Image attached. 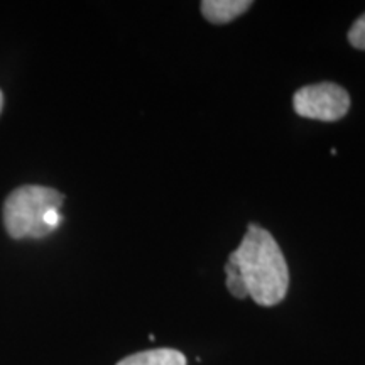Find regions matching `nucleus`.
I'll return each instance as SVG.
<instances>
[{
	"label": "nucleus",
	"instance_id": "1",
	"mask_svg": "<svg viewBox=\"0 0 365 365\" xmlns=\"http://www.w3.org/2000/svg\"><path fill=\"white\" fill-rule=\"evenodd\" d=\"M232 257L240 269L247 294L255 303L261 307H274L286 298L289 269L279 244L267 230L249 225Z\"/></svg>",
	"mask_w": 365,
	"mask_h": 365
},
{
	"label": "nucleus",
	"instance_id": "2",
	"mask_svg": "<svg viewBox=\"0 0 365 365\" xmlns=\"http://www.w3.org/2000/svg\"><path fill=\"white\" fill-rule=\"evenodd\" d=\"M65 196L48 186L27 185L14 190L4 203V223L12 239H43L51 234L44 223L49 210H59Z\"/></svg>",
	"mask_w": 365,
	"mask_h": 365
},
{
	"label": "nucleus",
	"instance_id": "3",
	"mask_svg": "<svg viewBox=\"0 0 365 365\" xmlns=\"http://www.w3.org/2000/svg\"><path fill=\"white\" fill-rule=\"evenodd\" d=\"M293 107L294 112L304 118L335 122L346 115L350 108V97L340 85L327 81L299 88L293 97Z\"/></svg>",
	"mask_w": 365,
	"mask_h": 365
},
{
	"label": "nucleus",
	"instance_id": "4",
	"mask_svg": "<svg viewBox=\"0 0 365 365\" xmlns=\"http://www.w3.org/2000/svg\"><path fill=\"white\" fill-rule=\"evenodd\" d=\"M250 6V0H205L202 2V12L207 21L213 24H227L247 12Z\"/></svg>",
	"mask_w": 365,
	"mask_h": 365
},
{
	"label": "nucleus",
	"instance_id": "5",
	"mask_svg": "<svg viewBox=\"0 0 365 365\" xmlns=\"http://www.w3.org/2000/svg\"><path fill=\"white\" fill-rule=\"evenodd\" d=\"M117 365H186V357L175 349H156L129 355Z\"/></svg>",
	"mask_w": 365,
	"mask_h": 365
},
{
	"label": "nucleus",
	"instance_id": "6",
	"mask_svg": "<svg viewBox=\"0 0 365 365\" xmlns=\"http://www.w3.org/2000/svg\"><path fill=\"white\" fill-rule=\"evenodd\" d=\"M225 274H227V287H228V291H230V294L235 296V298H239V299L247 298L249 296L247 287H245L244 277H242L240 269H239V266H237L235 259L232 257V254L227 261Z\"/></svg>",
	"mask_w": 365,
	"mask_h": 365
},
{
	"label": "nucleus",
	"instance_id": "7",
	"mask_svg": "<svg viewBox=\"0 0 365 365\" xmlns=\"http://www.w3.org/2000/svg\"><path fill=\"white\" fill-rule=\"evenodd\" d=\"M349 41L355 49L365 51V14L360 16L349 31Z\"/></svg>",
	"mask_w": 365,
	"mask_h": 365
},
{
	"label": "nucleus",
	"instance_id": "8",
	"mask_svg": "<svg viewBox=\"0 0 365 365\" xmlns=\"http://www.w3.org/2000/svg\"><path fill=\"white\" fill-rule=\"evenodd\" d=\"M2 107H4V95L2 91H0V112H2Z\"/></svg>",
	"mask_w": 365,
	"mask_h": 365
}]
</instances>
